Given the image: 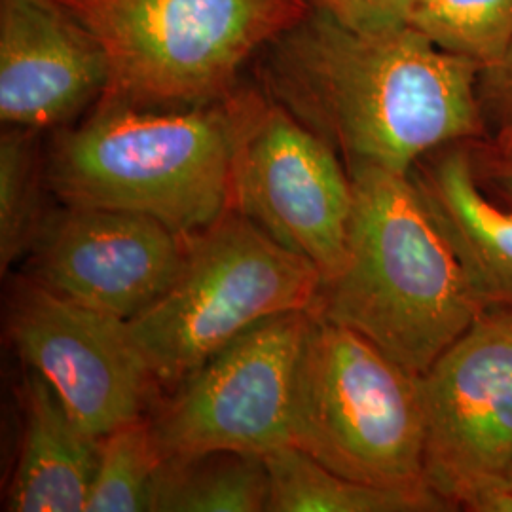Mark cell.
Returning <instances> with one entry per match:
<instances>
[{
  "mask_svg": "<svg viewBox=\"0 0 512 512\" xmlns=\"http://www.w3.org/2000/svg\"><path fill=\"white\" fill-rule=\"evenodd\" d=\"M253 63L258 88L348 171L410 173L435 148L484 139L478 67L410 25L357 31L311 10Z\"/></svg>",
  "mask_w": 512,
  "mask_h": 512,
  "instance_id": "obj_1",
  "label": "cell"
},
{
  "mask_svg": "<svg viewBox=\"0 0 512 512\" xmlns=\"http://www.w3.org/2000/svg\"><path fill=\"white\" fill-rule=\"evenodd\" d=\"M264 97L239 86L217 103L179 110L101 99L52 133L46 184L65 205L143 213L192 236L232 211L239 147Z\"/></svg>",
  "mask_w": 512,
  "mask_h": 512,
  "instance_id": "obj_2",
  "label": "cell"
},
{
  "mask_svg": "<svg viewBox=\"0 0 512 512\" xmlns=\"http://www.w3.org/2000/svg\"><path fill=\"white\" fill-rule=\"evenodd\" d=\"M349 177L348 256L311 311L425 374L484 308L410 173L361 167Z\"/></svg>",
  "mask_w": 512,
  "mask_h": 512,
  "instance_id": "obj_3",
  "label": "cell"
},
{
  "mask_svg": "<svg viewBox=\"0 0 512 512\" xmlns=\"http://www.w3.org/2000/svg\"><path fill=\"white\" fill-rule=\"evenodd\" d=\"M103 44L101 99L194 109L238 90L241 73L311 12L308 0H65Z\"/></svg>",
  "mask_w": 512,
  "mask_h": 512,
  "instance_id": "obj_4",
  "label": "cell"
},
{
  "mask_svg": "<svg viewBox=\"0 0 512 512\" xmlns=\"http://www.w3.org/2000/svg\"><path fill=\"white\" fill-rule=\"evenodd\" d=\"M289 442L351 480L427 490L421 374L311 311L294 372Z\"/></svg>",
  "mask_w": 512,
  "mask_h": 512,
  "instance_id": "obj_5",
  "label": "cell"
},
{
  "mask_svg": "<svg viewBox=\"0 0 512 512\" xmlns=\"http://www.w3.org/2000/svg\"><path fill=\"white\" fill-rule=\"evenodd\" d=\"M323 277L308 258L228 211L186 238L181 272L129 334L154 380L177 384L256 323L311 311Z\"/></svg>",
  "mask_w": 512,
  "mask_h": 512,
  "instance_id": "obj_6",
  "label": "cell"
},
{
  "mask_svg": "<svg viewBox=\"0 0 512 512\" xmlns=\"http://www.w3.org/2000/svg\"><path fill=\"white\" fill-rule=\"evenodd\" d=\"M421 380L425 488L450 512H512V310L484 311Z\"/></svg>",
  "mask_w": 512,
  "mask_h": 512,
  "instance_id": "obj_7",
  "label": "cell"
},
{
  "mask_svg": "<svg viewBox=\"0 0 512 512\" xmlns=\"http://www.w3.org/2000/svg\"><path fill=\"white\" fill-rule=\"evenodd\" d=\"M311 311L268 317L177 382L148 418L162 459L234 450L264 456L289 442L294 372Z\"/></svg>",
  "mask_w": 512,
  "mask_h": 512,
  "instance_id": "obj_8",
  "label": "cell"
},
{
  "mask_svg": "<svg viewBox=\"0 0 512 512\" xmlns=\"http://www.w3.org/2000/svg\"><path fill=\"white\" fill-rule=\"evenodd\" d=\"M232 211L308 258L323 281L346 262L353 211L349 171L319 135L268 95L239 147Z\"/></svg>",
  "mask_w": 512,
  "mask_h": 512,
  "instance_id": "obj_9",
  "label": "cell"
},
{
  "mask_svg": "<svg viewBox=\"0 0 512 512\" xmlns=\"http://www.w3.org/2000/svg\"><path fill=\"white\" fill-rule=\"evenodd\" d=\"M8 330L25 365L54 385L95 439L143 418L148 382L154 378L128 321L27 277L12 294Z\"/></svg>",
  "mask_w": 512,
  "mask_h": 512,
  "instance_id": "obj_10",
  "label": "cell"
},
{
  "mask_svg": "<svg viewBox=\"0 0 512 512\" xmlns=\"http://www.w3.org/2000/svg\"><path fill=\"white\" fill-rule=\"evenodd\" d=\"M186 238L143 213L63 203L50 209L29 253V279L131 321L181 272Z\"/></svg>",
  "mask_w": 512,
  "mask_h": 512,
  "instance_id": "obj_11",
  "label": "cell"
},
{
  "mask_svg": "<svg viewBox=\"0 0 512 512\" xmlns=\"http://www.w3.org/2000/svg\"><path fill=\"white\" fill-rule=\"evenodd\" d=\"M109 57L65 0H0L2 126L55 131L92 110Z\"/></svg>",
  "mask_w": 512,
  "mask_h": 512,
  "instance_id": "obj_12",
  "label": "cell"
},
{
  "mask_svg": "<svg viewBox=\"0 0 512 512\" xmlns=\"http://www.w3.org/2000/svg\"><path fill=\"white\" fill-rule=\"evenodd\" d=\"M421 202L484 311L512 310V209L478 183L471 143H450L410 169Z\"/></svg>",
  "mask_w": 512,
  "mask_h": 512,
  "instance_id": "obj_13",
  "label": "cell"
},
{
  "mask_svg": "<svg viewBox=\"0 0 512 512\" xmlns=\"http://www.w3.org/2000/svg\"><path fill=\"white\" fill-rule=\"evenodd\" d=\"M23 437L4 511L86 512L99 439L67 408L54 385L29 368L23 389Z\"/></svg>",
  "mask_w": 512,
  "mask_h": 512,
  "instance_id": "obj_14",
  "label": "cell"
},
{
  "mask_svg": "<svg viewBox=\"0 0 512 512\" xmlns=\"http://www.w3.org/2000/svg\"><path fill=\"white\" fill-rule=\"evenodd\" d=\"M268 512H450L427 490L382 488L338 475L293 444L264 454Z\"/></svg>",
  "mask_w": 512,
  "mask_h": 512,
  "instance_id": "obj_15",
  "label": "cell"
},
{
  "mask_svg": "<svg viewBox=\"0 0 512 512\" xmlns=\"http://www.w3.org/2000/svg\"><path fill=\"white\" fill-rule=\"evenodd\" d=\"M264 456L215 450L162 459L152 512H268Z\"/></svg>",
  "mask_w": 512,
  "mask_h": 512,
  "instance_id": "obj_16",
  "label": "cell"
},
{
  "mask_svg": "<svg viewBox=\"0 0 512 512\" xmlns=\"http://www.w3.org/2000/svg\"><path fill=\"white\" fill-rule=\"evenodd\" d=\"M40 131L2 126L0 135V270L29 255L48 219Z\"/></svg>",
  "mask_w": 512,
  "mask_h": 512,
  "instance_id": "obj_17",
  "label": "cell"
},
{
  "mask_svg": "<svg viewBox=\"0 0 512 512\" xmlns=\"http://www.w3.org/2000/svg\"><path fill=\"white\" fill-rule=\"evenodd\" d=\"M406 25L480 71L512 40V0H414Z\"/></svg>",
  "mask_w": 512,
  "mask_h": 512,
  "instance_id": "obj_18",
  "label": "cell"
},
{
  "mask_svg": "<svg viewBox=\"0 0 512 512\" xmlns=\"http://www.w3.org/2000/svg\"><path fill=\"white\" fill-rule=\"evenodd\" d=\"M162 456L148 418L129 421L99 439L86 512H152Z\"/></svg>",
  "mask_w": 512,
  "mask_h": 512,
  "instance_id": "obj_19",
  "label": "cell"
},
{
  "mask_svg": "<svg viewBox=\"0 0 512 512\" xmlns=\"http://www.w3.org/2000/svg\"><path fill=\"white\" fill-rule=\"evenodd\" d=\"M476 99L484 128L480 143L512 158V40L497 61L478 71Z\"/></svg>",
  "mask_w": 512,
  "mask_h": 512,
  "instance_id": "obj_20",
  "label": "cell"
},
{
  "mask_svg": "<svg viewBox=\"0 0 512 512\" xmlns=\"http://www.w3.org/2000/svg\"><path fill=\"white\" fill-rule=\"evenodd\" d=\"M311 10L357 31L406 25L414 0H308Z\"/></svg>",
  "mask_w": 512,
  "mask_h": 512,
  "instance_id": "obj_21",
  "label": "cell"
},
{
  "mask_svg": "<svg viewBox=\"0 0 512 512\" xmlns=\"http://www.w3.org/2000/svg\"><path fill=\"white\" fill-rule=\"evenodd\" d=\"M471 156L480 186L494 200L512 209V158L495 154L480 141H471Z\"/></svg>",
  "mask_w": 512,
  "mask_h": 512,
  "instance_id": "obj_22",
  "label": "cell"
}]
</instances>
